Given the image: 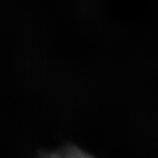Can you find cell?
Segmentation results:
<instances>
[{
    "instance_id": "6da1fadb",
    "label": "cell",
    "mask_w": 158,
    "mask_h": 158,
    "mask_svg": "<svg viewBox=\"0 0 158 158\" xmlns=\"http://www.w3.org/2000/svg\"><path fill=\"white\" fill-rule=\"evenodd\" d=\"M39 158H93L92 156L73 145H68L59 150L42 152Z\"/></svg>"
}]
</instances>
